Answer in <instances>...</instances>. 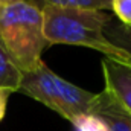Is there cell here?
I'll return each mask as SVG.
<instances>
[{"label":"cell","mask_w":131,"mask_h":131,"mask_svg":"<svg viewBox=\"0 0 131 131\" xmlns=\"http://www.w3.org/2000/svg\"><path fill=\"white\" fill-rule=\"evenodd\" d=\"M111 11L121 23L131 26V0H113Z\"/></svg>","instance_id":"obj_11"},{"label":"cell","mask_w":131,"mask_h":131,"mask_svg":"<svg viewBox=\"0 0 131 131\" xmlns=\"http://www.w3.org/2000/svg\"><path fill=\"white\" fill-rule=\"evenodd\" d=\"M53 87L60 107V116L73 122L81 116L92 114L98 93H92L75 84H70L57 73H53Z\"/></svg>","instance_id":"obj_3"},{"label":"cell","mask_w":131,"mask_h":131,"mask_svg":"<svg viewBox=\"0 0 131 131\" xmlns=\"http://www.w3.org/2000/svg\"><path fill=\"white\" fill-rule=\"evenodd\" d=\"M43 12V32L49 44L82 46L101 52L104 58L131 66V55L114 46L105 28L111 15L105 11H84L46 6Z\"/></svg>","instance_id":"obj_1"},{"label":"cell","mask_w":131,"mask_h":131,"mask_svg":"<svg viewBox=\"0 0 131 131\" xmlns=\"http://www.w3.org/2000/svg\"><path fill=\"white\" fill-rule=\"evenodd\" d=\"M0 11H2V6H0Z\"/></svg>","instance_id":"obj_14"},{"label":"cell","mask_w":131,"mask_h":131,"mask_svg":"<svg viewBox=\"0 0 131 131\" xmlns=\"http://www.w3.org/2000/svg\"><path fill=\"white\" fill-rule=\"evenodd\" d=\"M21 78H23V72L14 64L3 43L0 41V89L9 90L11 93L18 92Z\"/></svg>","instance_id":"obj_7"},{"label":"cell","mask_w":131,"mask_h":131,"mask_svg":"<svg viewBox=\"0 0 131 131\" xmlns=\"http://www.w3.org/2000/svg\"><path fill=\"white\" fill-rule=\"evenodd\" d=\"M105 37L119 49H124L131 55V28L121 23L116 17H111L105 28Z\"/></svg>","instance_id":"obj_9"},{"label":"cell","mask_w":131,"mask_h":131,"mask_svg":"<svg viewBox=\"0 0 131 131\" xmlns=\"http://www.w3.org/2000/svg\"><path fill=\"white\" fill-rule=\"evenodd\" d=\"M92 114L101 117L110 131H131V114L105 89L98 93Z\"/></svg>","instance_id":"obj_6"},{"label":"cell","mask_w":131,"mask_h":131,"mask_svg":"<svg viewBox=\"0 0 131 131\" xmlns=\"http://www.w3.org/2000/svg\"><path fill=\"white\" fill-rule=\"evenodd\" d=\"M0 41L23 73L43 64L41 53L49 46L43 32V12L28 2L3 6L0 11Z\"/></svg>","instance_id":"obj_2"},{"label":"cell","mask_w":131,"mask_h":131,"mask_svg":"<svg viewBox=\"0 0 131 131\" xmlns=\"http://www.w3.org/2000/svg\"><path fill=\"white\" fill-rule=\"evenodd\" d=\"M130 28H131V26H130Z\"/></svg>","instance_id":"obj_15"},{"label":"cell","mask_w":131,"mask_h":131,"mask_svg":"<svg viewBox=\"0 0 131 131\" xmlns=\"http://www.w3.org/2000/svg\"><path fill=\"white\" fill-rule=\"evenodd\" d=\"M75 125V131H110L107 124L95 114H85L72 122Z\"/></svg>","instance_id":"obj_10"},{"label":"cell","mask_w":131,"mask_h":131,"mask_svg":"<svg viewBox=\"0 0 131 131\" xmlns=\"http://www.w3.org/2000/svg\"><path fill=\"white\" fill-rule=\"evenodd\" d=\"M20 2H28V0H0V6H9V5H14V3H20Z\"/></svg>","instance_id":"obj_13"},{"label":"cell","mask_w":131,"mask_h":131,"mask_svg":"<svg viewBox=\"0 0 131 131\" xmlns=\"http://www.w3.org/2000/svg\"><path fill=\"white\" fill-rule=\"evenodd\" d=\"M18 92L31 96L32 99L41 102L43 105L60 114V107L53 87V72L44 63L35 70L23 73Z\"/></svg>","instance_id":"obj_4"},{"label":"cell","mask_w":131,"mask_h":131,"mask_svg":"<svg viewBox=\"0 0 131 131\" xmlns=\"http://www.w3.org/2000/svg\"><path fill=\"white\" fill-rule=\"evenodd\" d=\"M11 92L9 90H5V89H0V121L5 117V113H6V107H8V99H9Z\"/></svg>","instance_id":"obj_12"},{"label":"cell","mask_w":131,"mask_h":131,"mask_svg":"<svg viewBox=\"0 0 131 131\" xmlns=\"http://www.w3.org/2000/svg\"><path fill=\"white\" fill-rule=\"evenodd\" d=\"M105 90L131 114V66L102 60Z\"/></svg>","instance_id":"obj_5"},{"label":"cell","mask_w":131,"mask_h":131,"mask_svg":"<svg viewBox=\"0 0 131 131\" xmlns=\"http://www.w3.org/2000/svg\"><path fill=\"white\" fill-rule=\"evenodd\" d=\"M113 0H28L34 6L43 9L46 6L64 9H84V11H107L111 9Z\"/></svg>","instance_id":"obj_8"}]
</instances>
